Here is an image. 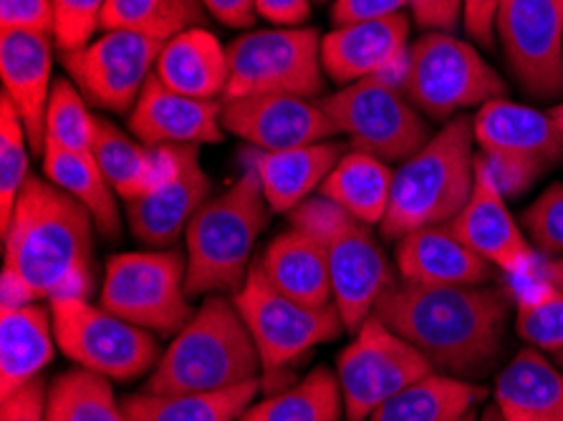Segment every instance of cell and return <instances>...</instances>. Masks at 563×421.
<instances>
[{"instance_id": "1", "label": "cell", "mask_w": 563, "mask_h": 421, "mask_svg": "<svg viewBox=\"0 0 563 421\" xmlns=\"http://www.w3.org/2000/svg\"><path fill=\"white\" fill-rule=\"evenodd\" d=\"M91 251V212L48 179L31 175L3 230L0 308L41 298H87L93 288Z\"/></svg>"}, {"instance_id": "2", "label": "cell", "mask_w": 563, "mask_h": 421, "mask_svg": "<svg viewBox=\"0 0 563 421\" xmlns=\"http://www.w3.org/2000/svg\"><path fill=\"white\" fill-rule=\"evenodd\" d=\"M420 351L434 372L471 381L496 368L506 346L510 300L485 286L391 282L374 313Z\"/></svg>"}, {"instance_id": "3", "label": "cell", "mask_w": 563, "mask_h": 421, "mask_svg": "<svg viewBox=\"0 0 563 421\" xmlns=\"http://www.w3.org/2000/svg\"><path fill=\"white\" fill-rule=\"evenodd\" d=\"M258 374V348L235 300L210 296L159 356L144 391L212 394L255 381Z\"/></svg>"}, {"instance_id": "4", "label": "cell", "mask_w": 563, "mask_h": 421, "mask_svg": "<svg viewBox=\"0 0 563 421\" xmlns=\"http://www.w3.org/2000/svg\"><path fill=\"white\" fill-rule=\"evenodd\" d=\"M473 142V117L460 114L395 169L389 210L379 225L384 237L399 240L457 218L475 185Z\"/></svg>"}, {"instance_id": "5", "label": "cell", "mask_w": 563, "mask_h": 421, "mask_svg": "<svg viewBox=\"0 0 563 421\" xmlns=\"http://www.w3.org/2000/svg\"><path fill=\"white\" fill-rule=\"evenodd\" d=\"M271 212L251 167L223 195L205 202L185 232L187 296L238 293L249 278L253 245Z\"/></svg>"}, {"instance_id": "6", "label": "cell", "mask_w": 563, "mask_h": 421, "mask_svg": "<svg viewBox=\"0 0 563 421\" xmlns=\"http://www.w3.org/2000/svg\"><path fill=\"white\" fill-rule=\"evenodd\" d=\"M288 218L296 230L309 232L327 251L334 306L344 318L346 331L356 333L374 313L384 290L395 282L377 237L369 225L354 220L323 195L309 197L288 212Z\"/></svg>"}, {"instance_id": "7", "label": "cell", "mask_w": 563, "mask_h": 421, "mask_svg": "<svg viewBox=\"0 0 563 421\" xmlns=\"http://www.w3.org/2000/svg\"><path fill=\"white\" fill-rule=\"evenodd\" d=\"M399 89L434 122H450L457 111L508 97V84L481 51L442 31H428L409 46Z\"/></svg>"}, {"instance_id": "8", "label": "cell", "mask_w": 563, "mask_h": 421, "mask_svg": "<svg viewBox=\"0 0 563 421\" xmlns=\"http://www.w3.org/2000/svg\"><path fill=\"white\" fill-rule=\"evenodd\" d=\"M225 99L301 97L327 91L321 38L313 29H263L238 36L228 46Z\"/></svg>"}, {"instance_id": "9", "label": "cell", "mask_w": 563, "mask_h": 421, "mask_svg": "<svg viewBox=\"0 0 563 421\" xmlns=\"http://www.w3.org/2000/svg\"><path fill=\"white\" fill-rule=\"evenodd\" d=\"M339 134L349 136V147L382 162H405L430 142L428 122L417 111L399 84L387 76H372L344 86L321 99Z\"/></svg>"}, {"instance_id": "10", "label": "cell", "mask_w": 563, "mask_h": 421, "mask_svg": "<svg viewBox=\"0 0 563 421\" xmlns=\"http://www.w3.org/2000/svg\"><path fill=\"white\" fill-rule=\"evenodd\" d=\"M233 300L258 348L266 379L284 372L306 351L334 341L341 331H346L334 303L313 308L286 298L266 280L258 261H253L249 278Z\"/></svg>"}, {"instance_id": "11", "label": "cell", "mask_w": 563, "mask_h": 421, "mask_svg": "<svg viewBox=\"0 0 563 421\" xmlns=\"http://www.w3.org/2000/svg\"><path fill=\"white\" fill-rule=\"evenodd\" d=\"M56 346L76 366L114 381H132L159 361L157 341L150 331L91 306L87 298L51 300Z\"/></svg>"}, {"instance_id": "12", "label": "cell", "mask_w": 563, "mask_h": 421, "mask_svg": "<svg viewBox=\"0 0 563 421\" xmlns=\"http://www.w3.org/2000/svg\"><path fill=\"white\" fill-rule=\"evenodd\" d=\"M185 278L187 257L180 253L114 255L107 263L101 306L150 333H180L195 315Z\"/></svg>"}, {"instance_id": "13", "label": "cell", "mask_w": 563, "mask_h": 421, "mask_svg": "<svg viewBox=\"0 0 563 421\" xmlns=\"http://www.w3.org/2000/svg\"><path fill=\"white\" fill-rule=\"evenodd\" d=\"M432 372L434 366L412 343L397 336L377 315H369L336 361L344 419L366 421L384 401Z\"/></svg>"}, {"instance_id": "14", "label": "cell", "mask_w": 563, "mask_h": 421, "mask_svg": "<svg viewBox=\"0 0 563 421\" xmlns=\"http://www.w3.org/2000/svg\"><path fill=\"white\" fill-rule=\"evenodd\" d=\"M165 43L147 31H104L87 48L62 54V64L93 107L124 114L155 74Z\"/></svg>"}, {"instance_id": "15", "label": "cell", "mask_w": 563, "mask_h": 421, "mask_svg": "<svg viewBox=\"0 0 563 421\" xmlns=\"http://www.w3.org/2000/svg\"><path fill=\"white\" fill-rule=\"evenodd\" d=\"M496 33L528 97H563V0H503Z\"/></svg>"}, {"instance_id": "16", "label": "cell", "mask_w": 563, "mask_h": 421, "mask_svg": "<svg viewBox=\"0 0 563 421\" xmlns=\"http://www.w3.org/2000/svg\"><path fill=\"white\" fill-rule=\"evenodd\" d=\"M157 149V175L150 192L126 202L132 235L144 245L165 247L185 235L195 214L208 202L210 177L195 144H165Z\"/></svg>"}, {"instance_id": "17", "label": "cell", "mask_w": 563, "mask_h": 421, "mask_svg": "<svg viewBox=\"0 0 563 421\" xmlns=\"http://www.w3.org/2000/svg\"><path fill=\"white\" fill-rule=\"evenodd\" d=\"M223 126L263 152L309 147L339 134L321 101L301 97L225 99Z\"/></svg>"}, {"instance_id": "18", "label": "cell", "mask_w": 563, "mask_h": 421, "mask_svg": "<svg viewBox=\"0 0 563 421\" xmlns=\"http://www.w3.org/2000/svg\"><path fill=\"white\" fill-rule=\"evenodd\" d=\"M54 33L0 31V79L3 97L23 119L29 147L36 154L46 149V109L51 99V68H54Z\"/></svg>"}, {"instance_id": "19", "label": "cell", "mask_w": 563, "mask_h": 421, "mask_svg": "<svg viewBox=\"0 0 563 421\" xmlns=\"http://www.w3.org/2000/svg\"><path fill=\"white\" fill-rule=\"evenodd\" d=\"M450 228L463 243L485 257L493 268H500L510 275L528 273L539 261V251L520 230L514 214L508 212L506 197L496 185L475 167V185L471 200Z\"/></svg>"}, {"instance_id": "20", "label": "cell", "mask_w": 563, "mask_h": 421, "mask_svg": "<svg viewBox=\"0 0 563 421\" xmlns=\"http://www.w3.org/2000/svg\"><path fill=\"white\" fill-rule=\"evenodd\" d=\"M409 19H389L336 25L321 38L323 71L336 84H354L372 76H387L407 62Z\"/></svg>"}, {"instance_id": "21", "label": "cell", "mask_w": 563, "mask_h": 421, "mask_svg": "<svg viewBox=\"0 0 563 421\" xmlns=\"http://www.w3.org/2000/svg\"><path fill=\"white\" fill-rule=\"evenodd\" d=\"M130 129L147 147L216 144L225 132L223 104L177 93L152 74L130 111Z\"/></svg>"}, {"instance_id": "22", "label": "cell", "mask_w": 563, "mask_h": 421, "mask_svg": "<svg viewBox=\"0 0 563 421\" xmlns=\"http://www.w3.org/2000/svg\"><path fill=\"white\" fill-rule=\"evenodd\" d=\"M475 142L483 152L531 162L543 169L563 162V132L551 111L493 99L473 117Z\"/></svg>"}, {"instance_id": "23", "label": "cell", "mask_w": 563, "mask_h": 421, "mask_svg": "<svg viewBox=\"0 0 563 421\" xmlns=\"http://www.w3.org/2000/svg\"><path fill=\"white\" fill-rule=\"evenodd\" d=\"M397 270L415 286H483L493 278V265L471 251L450 222L399 237Z\"/></svg>"}, {"instance_id": "24", "label": "cell", "mask_w": 563, "mask_h": 421, "mask_svg": "<svg viewBox=\"0 0 563 421\" xmlns=\"http://www.w3.org/2000/svg\"><path fill=\"white\" fill-rule=\"evenodd\" d=\"M344 149L336 142H319L284 152L255 149L251 154V169L261 179L268 208L273 212H291L309 200L344 157Z\"/></svg>"}, {"instance_id": "25", "label": "cell", "mask_w": 563, "mask_h": 421, "mask_svg": "<svg viewBox=\"0 0 563 421\" xmlns=\"http://www.w3.org/2000/svg\"><path fill=\"white\" fill-rule=\"evenodd\" d=\"M54 313L38 303L0 308V399H8L54 358Z\"/></svg>"}, {"instance_id": "26", "label": "cell", "mask_w": 563, "mask_h": 421, "mask_svg": "<svg viewBox=\"0 0 563 421\" xmlns=\"http://www.w3.org/2000/svg\"><path fill=\"white\" fill-rule=\"evenodd\" d=\"M493 397L503 421H563V372L526 348L496 376Z\"/></svg>"}, {"instance_id": "27", "label": "cell", "mask_w": 563, "mask_h": 421, "mask_svg": "<svg viewBox=\"0 0 563 421\" xmlns=\"http://www.w3.org/2000/svg\"><path fill=\"white\" fill-rule=\"evenodd\" d=\"M258 265L271 286L286 298L313 308L334 303L327 251L309 232L291 228L278 235Z\"/></svg>"}, {"instance_id": "28", "label": "cell", "mask_w": 563, "mask_h": 421, "mask_svg": "<svg viewBox=\"0 0 563 421\" xmlns=\"http://www.w3.org/2000/svg\"><path fill=\"white\" fill-rule=\"evenodd\" d=\"M155 76L185 97L218 101L228 89V48L205 29L183 31L165 43Z\"/></svg>"}, {"instance_id": "29", "label": "cell", "mask_w": 563, "mask_h": 421, "mask_svg": "<svg viewBox=\"0 0 563 421\" xmlns=\"http://www.w3.org/2000/svg\"><path fill=\"white\" fill-rule=\"evenodd\" d=\"M395 169L366 152H346L331 175L323 179L319 195L364 225H382L387 218Z\"/></svg>"}, {"instance_id": "30", "label": "cell", "mask_w": 563, "mask_h": 421, "mask_svg": "<svg viewBox=\"0 0 563 421\" xmlns=\"http://www.w3.org/2000/svg\"><path fill=\"white\" fill-rule=\"evenodd\" d=\"M485 394L481 384L432 372L384 401L366 421H460Z\"/></svg>"}, {"instance_id": "31", "label": "cell", "mask_w": 563, "mask_h": 421, "mask_svg": "<svg viewBox=\"0 0 563 421\" xmlns=\"http://www.w3.org/2000/svg\"><path fill=\"white\" fill-rule=\"evenodd\" d=\"M261 391V379L212 394H152L124 399L130 421H241Z\"/></svg>"}, {"instance_id": "32", "label": "cell", "mask_w": 563, "mask_h": 421, "mask_svg": "<svg viewBox=\"0 0 563 421\" xmlns=\"http://www.w3.org/2000/svg\"><path fill=\"white\" fill-rule=\"evenodd\" d=\"M44 171L51 185L71 195L91 212L101 235L119 237L122 220L117 210V192L107 182L93 152H74L48 144L44 149Z\"/></svg>"}, {"instance_id": "33", "label": "cell", "mask_w": 563, "mask_h": 421, "mask_svg": "<svg viewBox=\"0 0 563 421\" xmlns=\"http://www.w3.org/2000/svg\"><path fill=\"white\" fill-rule=\"evenodd\" d=\"M344 414V394L336 374L319 366L291 389L251 403L241 421H341Z\"/></svg>"}, {"instance_id": "34", "label": "cell", "mask_w": 563, "mask_h": 421, "mask_svg": "<svg viewBox=\"0 0 563 421\" xmlns=\"http://www.w3.org/2000/svg\"><path fill=\"white\" fill-rule=\"evenodd\" d=\"M93 157H97L107 182L112 185L117 197L132 202L150 192L157 175V149L134 142L109 119L97 117V140H93Z\"/></svg>"}, {"instance_id": "35", "label": "cell", "mask_w": 563, "mask_h": 421, "mask_svg": "<svg viewBox=\"0 0 563 421\" xmlns=\"http://www.w3.org/2000/svg\"><path fill=\"white\" fill-rule=\"evenodd\" d=\"M109 381L81 366L62 374L48 389L46 421H130Z\"/></svg>"}, {"instance_id": "36", "label": "cell", "mask_w": 563, "mask_h": 421, "mask_svg": "<svg viewBox=\"0 0 563 421\" xmlns=\"http://www.w3.org/2000/svg\"><path fill=\"white\" fill-rule=\"evenodd\" d=\"M202 8L200 0H107L101 29L147 31L169 41L177 33L198 29L205 19Z\"/></svg>"}, {"instance_id": "37", "label": "cell", "mask_w": 563, "mask_h": 421, "mask_svg": "<svg viewBox=\"0 0 563 421\" xmlns=\"http://www.w3.org/2000/svg\"><path fill=\"white\" fill-rule=\"evenodd\" d=\"M87 97L68 79H56L46 109V147L93 152L97 117L87 109Z\"/></svg>"}, {"instance_id": "38", "label": "cell", "mask_w": 563, "mask_h": 421, "mask_svg": "<svg viewBox=\"0 0 563 421\" xmlns=\"http://www.w3.org/2000/svg\"><path fill=\"white\" fill-rule=\"evenodd\" d=\"M25 144H29V132L21 114L11 99L0 97V230L8 228L15 202L31 179Z\"/></svg>"}, {"instance_id": "39", "label": "cell", "mask_w": 563, "mask_h": 421, "mask_svg": "<svg viewBox=\"0 0 563 421\" xmlns=\"http://www.w3.org/2000/svg\"><path fill=\"white\" fill-rule=\"evenodd\" d=\"M518 336L539 351L559 354L563 348V293L553 290L531 303H520L516 315Z\"/></svg>"}, {"instance_id": "40", "label": "cell", "mask_w": 563, "mask_h": 421, "mask_svg": "<svg viewBox=\"0 0 563 421\" xmlns=\"http://www.w3.org/2000/svg\"><path fill=\"white\" fill-rule=\"evenodd\" d=\"M107 0H54V41L62 54L87 48L101 29Z\"/></svg>"}, {"instance_id": "41", "label": "cell", "mask_w": 563, "mask_h": 421, "mask_svg": "<svg viewBox=\"0 0 563 421\" xmlns=\"http://www.w3.org/2000/svg\"><path fill=\"white\" fill-rule=\"evenodd\" d=\"M523 232L541 255L563 257V185H551L523 212Z\"/></svg>"}, {"instance_id": "42", "label": "cell", "mask_w": 563, "mask_h": 421, "mask_svg": "<svg viewBox=\"0 0 563 421\" xmlns=\"http://www.w3.org/2000/svg\"><path fill=\"white\" fill-rule=\"evenodd\" d=\"M475 167L481 169L493 185H496V190L503 197L523 195L528 187H533L536 179L545 171L539 165H531V162L500 157V154H488V152L475 154Z\"/></svg>"}, {"instance_id": "43", "label": "cell", "mask_w": 563, "mask_h": 421, "mask_svg": "<svg viewBox=\"0 0 563 421\" xmlns=\"http://www.w3.org/2000/svg\"><path fill=\"white\" fill-rule=\"evenodd\" d=\"M0 31L54 33V0H0Z\"/></svg>"}, {"instance_id": "44", "label": "cell", "mask_w": 563, "mask_h": 421, "mask_svg": "<svg viewBox=\"0 0 563 421\" xmlns=\"http://www.w3.org/2000/svg\"><path fill=\"white\" fill-rule=\"evenodd\" d=\"M46 381L33 379L19 391H13L11 397L3 399L0 407V421H46Z\"/></svg>"}, {"instance_id": "45", "label": "cell", "mask_w": 563, "mask_h": 421, "mask_svg": "<svg viewBox=\"0 0 563 421\" xmlns=\"http://www.w3.org/2000/svg\"><path fill=\"white\" fill-rule=\"evenodd\" d=\"M409 11L420 29L452 33L463 21V0H409Z\"/></svg>"}, {"instance_id": "46", "label": "cell", "mask_w": 563, "mask_h": 421, "mask_svg": "<svg viewBox=\"0 0 563 421\" xmlns=\"http://www.w3.org/2000/svg\"><path fill=\"white\" fill-rule=\"evenodd\" d=\"M409 0H336L331 21L334 25L360 23V21H377L389 19V15L402 13Z\"/></svg>"}, {"instance_id": "47", "label": "cell", "mask_w": 563, "mask_h": 421, "mask_svg": "<svg viewBox=\"0 0 563 421\" xmlns=\"http://www.w3.org/2000/svg\"><path fill=\"white\" fill-rule=\"evenodd\" d=\"M503 0H463V25L477 46L490 48Z\"/></svg>"}, {"instance_id": "48", "label": "cell", "mask_w": 563, "mask_h": 421, "mask_svg": "<svg viewBox=\"0 0 563 421\" xmlns=\"http://www.w3.org/2000/svg\"><path fill=\"white\" fill-rule=\"evenodd\" d=\"M255 13L278 29H298L311 13V0H255Z\"/></svg>"}, {"instance_id": "49", "label": "cell", "mask_w": 563, "mask_h": 421, "mask_svg": "<svg viewBox=\"0 0 563 421\" xmlns=\"http://www.w3.org/2000/svg\"><path fill=\"white\" fill-rule=\"evenodd\" d=\"M212 19L228 29H251L255 23V0H200Z\"/></svg>"}, {"instance_id": "50", "label": "cell", "mask_w": 563, "mask_h": 421, "mask_svg": "<svg viewBox=\"0 0 563 421\" xmlns=\"http://www.w3.org/2000/svg\"><path fill=\"white\" fill-rule=\"evenodd\" d=\"M543 278L553 290H561L563 293V257H551L543 268Z\"/></svg>"}, {"instance_id": "51", "label": "cell", "mask_w": 563, "mask_h": 421, "mask_svg": "<svg viewBox=\"0 0 563 421\" xmlns=\"http://www.w3.org/2000/svg\"><path fill=\"white\" fill-rule=\"evenodd\" d=\"M481 421H503L496 403H493V407H485V411L481 414Z\"/></svg>"}, {"instance_id": "52", "label": "cell", "mask_w": 563, "mask_h": 421, "mask_svg": "<svg viewBox=\"0 0 563 421\" xmlns=\"http://www.w3.org/2000/svg\"><path fill=\"white\" fill-rule=\"evenodd\" d=\"M551 114H553V119H556L559 126H561V132H563V104L553 107V109H551Z\"/></svg>"}, {"instance_id": "53", "label": "cell", "mask_w": 563, "mask_h": 421, "mask_svg": "<svg viewBox=\"0 0 563 421\" xmlns=\"http://www.w3.org/2000/svg\"><path fill=\"white\" fill-rule=\"evenodd\" d=\"M460 421H481V419H477V417H475V411H471V414H467V417H463V419H460Z\"/></svg>"}, {"instance_id": "54", "label": "cell", "mask_w": 563, "mask_h": 421, "mask_svg": "<svg viewBox=\"0 0 563 421\" xmlns=\"http://www.w3.org/2000/svg\"><path fill=\"white\" fill-rule=\"evenodd\" d=\"M556 361H559V366L563 368V348H561V351H559V354H556Z\"/></svg>"}]
</instances>
